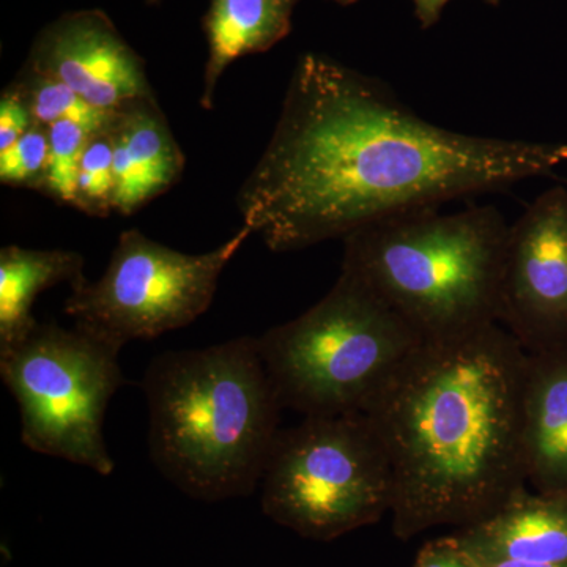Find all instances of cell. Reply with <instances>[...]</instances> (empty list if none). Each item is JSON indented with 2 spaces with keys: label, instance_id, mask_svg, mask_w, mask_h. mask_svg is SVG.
I'll use <instances>...</instances> for the list:
<instances>
[{
  "label": "cell",
  "instance_id": "cell-24",
  "mask_svg": "<svg viewBox=\"0 0 567 567\" xmlns=\"http://www.w3.org/2000/svg\"><path fill=\"white\" fill-rule=\"evenodd\" d=\"M330 2L338 3L341 7H350L353 3L360 2V0H330Z\"/></svg>",
  "mask_w": 567,
  "mask_h": 567
},
{
  "label": "cell",
  "instance_id": "cell-20",
  "mask_svg": "<svg viewBox=\"0 0 567 567\" xmlns=\"http://www.w3.org/2000/svg\"><path fill=\"white\" fill-rule=\"evenodd\" d=\"M37 123L21 93L7 85L0 96V152L20 141Z\"/></svg>",
  "mask_w": 567,
  "mask_h": 567
},
{
  "label": "cell",
  "instance_id": "cell-25",
  "mask_svg": "<svg viewBox=\"0 0 567 567\" xmlns=\"http://www.w3.org/2000/svg\"><path fill=\"white\" fill-rule=\"evenodd\" d=\"M163 0H147L148 6H158Z\"/></svg>",
  "mask_w": 567,
  "mask_h": 567
},
{
  "label": "cell",
  "instance_id": "cell-11",
  "mask_svg": "<svg viewBox=\"0 0 567 567\" xmlns=\"http://www.w3.org/2000/svg\"><path fill=\"white\" fill-rule=\"evenodd\" d=\"M110 132L114 144V212L134 215L181 181L185 155L156 96L115 111Z\"/></svg>",
  "mask_w": 567,
  "mask_h": 567
},
{
  "label": "cell",
  "instance_id": "cell-12",
  "mask_svg": "<svg viewBox=\"0 0 567 567\" xmlns=\"http://www.w3.org/2000/svg\"><path fill=\"white\" fill-rule=\"evenodd\" d=\"M454 537L477 563H567V491L529 494L525 488Z\"/></svg>",
  "mask_w": 567,
  "mask_h": 567
},
{
  "label": "cell",
  "instance_id": "cell-18",
  "mask_svg": "<svg viewBox=\"0 0 567 567\" xmlns=\"http://www.w3.org/2000/svg\"><path fill=\"white\" fill-rule=\"evenodd\" d=\"M50 128V162L44 194L73 207L82 153L92 133L76 123L55 122Z\"/></svg>",
  "mask_w": 567,
  "mask_h": 567
},
{
  "label": "cell",
  "instance_id": "cell-22",
  "mask_svg": "<svg viewBox=\"0 0 567 567\" xmlns=\"http://www.w3.org/2000/svg\"><path fill=\"white\" fill-rule=\"evenodd\" d=\"M410 2L413 3V10H415V17L421 28L431 29L439 24L443 10L451 0H410ZM483 2H486L487 6L498 7L502 0H483Z\"/></svg>",
  "mask_w": 567,
  "mask_h": 567
},
{
  "label": "cell",
  "instance_id": "cell-8",
  "mask_svg": "<svg viewBox=\"0 0 567 567\" xmlns=\"http://www.w3.org/2000/svg\"><path fill=\"white\" fill-rule=\"evenodd\" d=\"M251 235L241 226L213 251L186 254L125 230L102 278L71 287L65 312L74 327L118 349L188 327L210 308L224 268Z\"/></svg>",
  "mask_w": 567,
  "mask_h": 567
},
{
  "label": "cell",
  "instance_id": "cell-9",
  "mask_svg": "<svg viewBox=\"0 0 567 567\" xmlns=\"http://www.w3.org/2000/svg\"><path fill=\"white\" fill-rule=\"evenodd\" d=\"M496 320L527 353L567 349V188L536 197L509 226Z\"/></svg>",
  "mask_w": 567,
  "mask_h": 567
},
{
  "label": "cell",
  "instance_id": "cell-14",
  "mask_svg": "<svg viewBox=\"0 0 567 567\" xmlns=\"http://www.w3.org/2000/svg\"><path fill=\"white\" fill-rule=\"evenodd\" d=\"M300 0H210L203 20L207 40L200 106L212 111L226 70L245 55L270 51L292 31Z\"/></svg>",
  "mask_w": 567,
  "mask_h": 567
},
{
  "label": "cell",
  "instance_id": "cell-5",
  "mask_svg": "<svg viewBox=\"0 0 567 567\" xmlns=\"http://www.w3.org/2000/svg\"><path fill=\"white\" fill-rule=\"evenodd\" d=\"M424 339L344 274L319 303L257 338L282 409L306 416L361 413Z\"/></svg>",
  "mask_w": 567,
  "mask_h": 567
},
{
  "label": "cell",
  "instance_id": "cell-7",
  "mask_svg": "<svg viewBox=\"0 0 567 567\" xmlns=\"http://www.w3.org/2000/svg\"><path fill=\"white\" fill-rule=\"evenodd\" d=\"M121 350L80 328L39 322L0 353V377L17 399L29 450L112 475L103 423L112 395L126 383Z\"/></svg>",
  "mask_w": 567,
  "mask_h": 567
},
{
  "label": "cell",
  "instance_id": "cell-4",
  "mask_svg": "<svg viewBox=\"0 0 567 567\" xmlns=\"http://www.w3.org/2000/svg\"><path fill=\"white\" fill-rule=\"evenodd\" d=\"M509 224L494 205L402 213L344 238L341 274L368 287L424 341L498 323Z\"/></svg>",
  "mask_w": 567,
  "mask_h": 567
},
{
  "label": "cell",
  "instance_id": "cell-23",
  "mask_svg": "<svg viewBox=\"0 0 567 567\" xmlns=\"http://www.w3.org/2000/svg\"><path fill=\"white\" fill-rule=\"evenodd\" d=\"M481 567H567V563L561 565H546V563H527V561H496L480 563Z\"/></svg>",
  "mask_w": 567,
  "mask_h": 567
},
{
  "label": "cell",
  "instance_id": "cell-13",
  "mask_svg": "<svg viewBox=\"0 0 567 567\" xmlns=\"http://www.w3.org/2000/svg\"><path fill=\"white\" fill-rule=\"evenodd\" d=\"M524 456L535 492L567 491V349L528 353Z\"/></svg>",
  "mask_w": 567,
  "mask_h": 567
},
{
  "label": "cell",
  "instance_id": "cell-6",
  "mask_svg": "<svg viewBox=\"0 0 567 567\" xmlns=\"http://www.w3.org/2000/svg\"><path fill=\"white\" fill-rule=\"evenodd\" d=\"M390 458L364 413L306 416L281 431L262 480V509L312 540L338 539L391 513Z\"/></svg>",
  "mask_w": 567,
  "mask_h": 567
},
{
  "label": "cell",
  "instance_id": "cell-10",
  "mask_svg": "<svg viewBox=\"0 0 567 567\" xmlns=\"http://www.w3.org/2000/svg\"><path fill=\"white\" fill-rule=\"evenodd\" d=\"M24 65L103 111L155 96L144 59L99 9L69 11L44 25Z\"/></svg>",
  "mask_w": 567,
  "mask_h": 567
},
{
  "label": "cell",
  "instance_id": "cell-2",
  "mask_svg": "<svg viewBox=\"0 0 567 567\" xmlns=\"http://www.w3.org/2000/svg\"><path fill=\"white\" fill-rule=\"evenodd\" d=\"M528 353L499 323L423 341L363 412L393 472V532L465 528L527 488Z\"/></svg>",
  "mask_w": 567,
  "mask_h": 567
},
{
  "label": "cell",
  "instance_id": "cell-17",
  "mask_svg": "<svg viewBox=\"0 0 567 567\" xmlns=\"http://www.w3.org/2000/svg\"><path fill=\"white\" fill-rule=\"evenodd\" d=\"M114 144L110 130L92 134L82 153L73 207L85 215L110 216L114 212Z\"/></svg>",
  "mask_w": 567,
  "mask_h": 567
},
{
  "label": "cell",
  "instance_id": "cell-16",
  "mask_svg": "<svg viewBox=\"0 0 567 567\" xmlns=\"http://www.w3.org/2000/svg\"><path fill=\"white\" fill-rule=\"evenodd\" d=\"M11 85L21 93L31 107L33 117L41 125L71 122L95 134L110 130L114 121L115 111H103L93 106L61 81L52 80L29 66H22Z\"/></svg>",
  "mask_w": 567,
  "mask_h": 567
},
{
  "label": "cell",
  "instance_id": "cell-1",
  "mask_svg": "<svg viewBox=\"0 0 567 567\" xmlns=\"http://www.w3.org/2000/svg\"><path fill=\"white\" fill-rule=\"evenodd\" d=\"M566 162L565 142L451 132L382 81L306 52L238 208L270 251H303L402 213L546 177Z\"/></svg>",
  "mask_w": 567,
  "mask_h": 567
},
{
  "label": "cell",
  "instance_id": "cell-3",
  "mask_svg": "<svg viewBox=\"0 0 567 567\" xmlns=\"http://www.w3.org/2000/svg\"><path fill=\"white\" fill-rule=\"evenodd\" d=\"M142 388L153 464L183 494L221 502L262 483L282 405L257 338L159 354Z\"/></svg>",
  "mask_w": 567,
  "mask_h": 567
},
{
  "label": "cell",
  "instance_id": "cell-15",
  "mask_svg": "<svg viewBox=\"0 0 567 567\" xmlns=\"http://www.w3.org/2000/svg\"><path fill=\"white\" fill-rule=\"evenodd\" d=\"M85 279L84 257L65 249H29L9 245L0 249V353L24 341L39 324L32 315L44 290Z\"/></svg>",
  "mask_w": 567,
  "mask_h": 567
},
{
  "label": "cell",
  "instance_id": "cell-19",
  "mask_svg": "<svg viewBox=\"0 0 567 567\" xmlns=\"http://www.w3.org/2000/svg\"><path fill=\"white\" fill-rule=\"evenodd\" d=\"M50 162V128L37 123L20 141L0 152V182L13 188L44 192Z\"/></svg>",
  "mask_w": 567,
  "mask_h": 567
},
{
  "label": "cell",
  "instance_id": "cell-21",
  "mask_svg": "<svg viewBox=\"0 0 567 567\" xmlns=\"http://www.w3.org/2000/svg\"><path fill=\"white\" fill-rule=\"evenodd\" d=\"M413 567H481L468 551L458 546L456 537L431 540L421 548Z\"/></svg>",
  "mask_w": 567,
  "mask_h": 567
}]
</instances>
